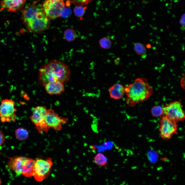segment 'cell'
I'll use <instances>...</instances> for the list:
<instances>
[{
    "mask_svg": "<svg viewBox=\"0 0 185 185\" xmlns=\"http://www.w3.org/2000/svg\"><path fill=\"white\" fill-rule=\"evenodd\" d=\"M127 105L133 107L147 100L153 92L152 87L145 78H138L132 84L124 87Z\"/></svg>",
    "mask_w": 185,
    "mask_h": 185,
    "instance_id": "cell-3",
    "label": "cell"
},
{
    "mask_svg": "<svg viewBox=\"0 0 185 185\" xmlns=\"http://www.w3.org/2000/svg\"><path fill=\"white\" fill-rule=\"evenodd\" d=\"M1 179H0V184H1Z\"/></svg>",
    "mask_w": 185,
    "mask_h": 185,
    "instance_id": "cell-27",
    "label": "cell"
},
{
    "mask_svg": "<svg viewBox=\"0 0 185 185\" xmlns=\"http://www.w3.org/2000/svg\"><path fill=\"white\" fill-rule=\"evenodd\" d=\"M42 7L47 17L54 20L61 16L65 4L63 0H45Z\"/></svg>",
    "mask_w": 185,
    "mask_h": 185,
    "instance_id": "cell-6",
    "label": "cell"
},
{
    "mask_svg": "<svg viewBox=\"0 0 185 185\" xmlns=\"http://www.w3.org/2000/svg\"><path fill=\"white\" fill-rule=\"evenodd\" d=\"M47 110L45 106H37L33 109L32 114L30 117L39 133L47 132L49 129L45 120Z\"/></svg>",
    "mask_w": 185,
    "mask_h": 185,
    "instance_id": "cell-7",
    "label": "cell"
},
{
    "mask_svg": "<svg viewBox=\"0 0 185 185\" xmlns=\"http://www.w3.org/2000/svg\"><path fill=\"white\" fill-rule=\"evenodd\" d=\"M160 122L159 131L161 137L163 140H169L177 133L178 125L176 122L163 115Z\"/></svg>",
    "mask_w": 185,
    "mask_h": 185,
    "instance_id": "cell-10",
    "label": "cell"
},
{
    "mask_svg": "<svg viewBox=\"0 0 185 185\" xmlns=\"http://www.w3.org/2000/svg\"><path fill=\"white\" fill-rule=\"evenodd\" d=\"M86 8V7H83L81 6H76L74 9V12L75 15L76 16L81 18L84 14Z\"/></svg>",
    "mask_w": 185,
    "mask_h": 185,
    "instance_id": "cell-22",
    "label": "cell"
},
{
    "mask_svg": "<svg viewBox=\"0 0 185 185\" xmlns=\"http://www.w3.org/2000/svg\"><path fill=\"white\" fill-rule=\"evenodd\" d=\"M163 108V115L177 122L185 119V114L181 101H175L169 103Z\"/></svg>",
    "mask_w": 185,
    "mask_h": 185,
    "instance_id": "cell-8",
    "label": "cell"
},
{
    "mask_svg": "<svg viewBox=\"0 0 185 185\" xmlns=\"http://www.w3.org/2000/svg\"><path fill=\"white\" fill-rule=\"evenodd\" d=\"M27 29L30 32L39 33L49 29L50 21L46 16L42 5L34 2L22 11L21 17Z\"/></svg>",
    "mask_w": 185,
    "mask_h": 185,
    "instance_id": "cell-1",
    "label": "cell"
},
{
    "mask_svg": "<svg viewBox=\"0 0 185 185\" xmlns=\"http://www.w3.org/2000/svg\"><path fill=\"white\" fill-rule=\"evenodd\" d=\"M180 85L181 87L185 90V73L181 78Z\"/></svg>",
    "mask_w": 185,
    "mask_h": 185,
    "instance_id": "cell-24",
    "label": "cell"
},
{
    "mask_svg": "<svg viewBox=\"0 0 185 185\" xmlns=\"http://www.w3.org/2000/svg\"><path fill=\"white\" fill-rule=\"evenodd\" d=\"M70 71L64 62L53 60L44 64L39 69L38 81L41 85L52 81H59L64 83L69 80Z\"/></svg>",
    "mask_w": 185,
    "mask_h": 185,
    "instance_id": "cell-2",
    "label": "cell"
},
{
    "mask_svg": "<svg viewBox=\"0 0 185 185\" xmlns=\"http://www.w3.org/2000/svg\"><path fill=\"white\" fill-rule=\"evenodd\" d=\"M92 0H68L67 2L70 4L72 3L76 6H81L86 5L90 3Z\"/></svg>",
    "mask_w": 185,
    "mask_h": 185,
    "instance_id": "cell-21",
    "label": "cell"
},
{
    "mask_svg": "<svg viewBox=\"0 0 185 185\" xmlns=\"http://www.w3.org/2000/svg\"><path fill=\"white\" fill-rule=\"evenodd\" d=\"M64 39L68 42H72L74 41L77 37L75 31L72 29H66L63 33Z\"/></svg>",
    "mask_w": 185,
    "mask_h": 185,
    "instance_id": "cell-16",
    "label": "cell"
},
{
    "mask_svg": "<svg viewBox=\"0 0 185 185\" xmlns=\"http://www.w3.org/2000/svg\"><path fill=\"white\" fill-rule=\"evenodd\" d=\"M94 161L96 164L102 166L107 164V158L103 154L99 153L95 155Z\"/></svg>",
    "mask_w": 185,
    "mask_h": 185,
    "instance_id": "cell-17",
    "label": "cell"
},
{
    "mask_svg": "<svg viewBox=\"0 0 185 185\" xmlns=\"http://www.w3.org/2000/svg\"><path fill=\"white\" fill-rule=\"evenodd\" d=\"M5 140V138L4 134L0 131V146L3 144Z\"/></svg>",
    "mask_w": 185,
    "mask_h": 185,
    "instance_id": "cell-25",
    "label": "cell"
},
{
    "mask_svg": "<svg viewBox=\"0 0 185 185\" xmlns=\"http://www.w3.org/2000/svg\"><path fill=\"white\" fill-rule=\"evenodd\" d=\"M25 1L26 0H2L0 5L2 8L15 12L22 8Z\"/></svg>",
    "mask_w": 185,
    "mask_h": 185,
    "instance_id": "cell-12",
    "label": "cell"
},
{
    "mask_svg": "<svg viewBox=\"0 0 185 185\" xmlns=\"http://www.w3.org/2000/svg\"><path fill=\"white\" fill-rule=\"evenodd\" d=\"M45 120L49 129L60 131L62 129V124L66 123L68 119L59 116L53 110L49 109L47 110Z\"/></svg>",
    "mask_w": 185,
    "mask_h": 185,
    "instance_id": "cell-11",
    "label": "cell"
},
{
    "mask_svg": "<svg viewBox=\"0 0 185 185\" xmlns=\"http://www.w3.org/2000/svg\"><path fill=\"white\" fill-rule=\"evenodd\" d=\"M99 44L101 47L104 49H108L111 48L112 42L108 38L104 37L100 40Z\"/></svg>",
    "mask_w": 185,
    "mask_h": 185,
    "instance_id": "cell-19",
    "label": "cell"
},
{
    "mask_svg": "<svg viewBox=\"0 0 185 185\" xmlns=\"http://www.w3.org/2000/svg\"><path fill=\"white\" fill-rule=\"evenodd\" d=\"M35 162L32 159L16 156L9 158L7 165L16 175L29 178L33 176Z\"/></svg>",
    "mask_w": 185,
    "mask_h": 185,
    "instance_id": "cell-4",
    "label": "cell"
},
{
    "mask_svg": "<svg viewBox=\"0 0 185 185\" xmlns=\"http://www.w3.org/2000/svg\"><path fill=\"white\" fill-rule=\"evenodd\" d=\"M151 113L153 116L159 117L163 114V108L160 106H155L152 108Z\"/></svg>",
    "mask_w": 185,
    "mask_h": 185,
    "instance_id": "cell-20",
    "label": "cell"
},
{
    "mask_svg": "<svg viewBox=\"0 0 185 185\" xmlns=\"http://www.w3.org/2000/svg\"><path fill=\"white\" fill-rule=\"evenodd\" d=\"M53 165L51 158H37L35 160L33 175L35 180L41 182L46 179L49 175Z\"/></svg>",
    "mask_w": 185,
    "mask_h": 185,
    "instance_id": "cell-5",
    "label": "cell"
},
{
    "mask_svg": "<svg viewBox=\"0 0 185 185\" xmlns=\"http://www.w3.org/2000/svg\"><path fill=\"white\" fill-rule=\"evenodd\" d=\"M72 14L71 10L67 7H64L61 14V16L64 18H67L71 16Z\"/></svg>",
    "mask_w": 185,
    "mask_h": 185,
    "instance_id": "cell-23",
    "label": "cell"
},
{
    "mask_svg": "<svg viewBox=\"0 0 185 185\" xmlns=\"http://www.w3.org/2000/svg\"><path fill=\"white\" fill-rule=\"evenodd\" d=\"M179 22L181 25L185 26V13L182 15Z\"/></svg>",
    "mask_w": 185,
    "mask_h": 185,
    "instance_id": "cell-26",
    "label": "cell"
},
{
    "mask_svg": "<svg viewBox=\"0 0 185 185\" xmlns=\"http://www.w3.org/2000/svg\"><path fill=\"white\" fill-rule=\"evenodd\" d=\"M16 138L18 140L23 141L26 140L29 136L27 130L25 128L20 127L17 129L15 131Z\"/></svg>",
    "mask_w": 185,
    "mask_h": 185,
    "instance_id": "cell-15",
    "label": "cell"
},
{
    "mask_svg": "<svg viewBox=\"0 0 185 185\" xmlns=\"http://www.w3.org/2000/svg\"><path fill=\"white\" fill-rule=\"evenodd\" d=\"M134 49L138 55L143 56L146 53V51L145 45L142 43H137L134 45Z\"/></svg>",
    "mask_w": 185,
    "mask_h": 185,
    "instance_id": "cell-18",
    "label": "cell"
},
{
    "mask_svg": "<svg viewBox=\"0 0 185 185\" xmlns=\"http://www.w3.org/2000/svg\"><path fill=\"white\" fill-rule=\"evenodd\" d=\"M109 92L112 98L119 99L122 98L124 95V88L121 85L116 83L109 88Z\"/></svg>",
    "mask_w": 185,
    "mask_h": 185,
    "instance_id": "cell-14",
    "label": "cell"
},
{
    "mask_svg": "<svg viewBox=\"0 0 185 185\" xmlns=\"http://www.w3.org/2000/svg\"><path fill=\"white\" fill-rule=\"evenodd\" d=\"M63 84L59 81L50 82L44 86L48 94L51 95H60L63 93L64 90Z\"/></svg>",
    "mask_w": 185,
    "mask_h": 185,
    "instance_id": "cell-13",
    "label": "cell"
},
{
    "mask_svg": "<svg viewBox=\"0 0 185 185\" xmlns=\"http://www.w3.org/2000/svg\"><path fill=\"white\" fill-rule=\"evenodd\" d=\"M15 101L6 99L2 100L0 104V119L2 123L15 121L16 109Z\"/></svg>",
    "mask_w": 185,
    "mask_h": 185,
    "instance_id": "cell-9",
    "label": "cell"
}]
</instances>
